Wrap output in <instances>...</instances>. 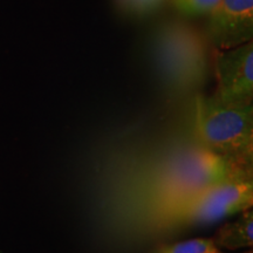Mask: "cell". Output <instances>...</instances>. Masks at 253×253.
I'll list each match as a JSON object with an SVG mask.
<instances>
[{
	"instance_id": "obj_1",
	"label": "cell",
	"mask_w": 253,
	"mask_h": 253,
	"mask_svg": "<svg viewBox=\"0 0 253 253\" xmlns=\"http://www.w3.org/2000/svg\"><path fill=\"white\" fill-rule=\"evenodd\" d=\"M195 137V136H194ZM252 179V168L217 156L194 138L192 144L132 167L114 186V211L130 225L145 212L198 190ZM129 225V226H130ZM128 226V227H129Z\"/></svg>"
},
{
	"instance_id": "obj_2",
	"label": "cell",
	"mask_w": 253,
	"mask_h": 253,
	"mask_svg": "<svg viewBox=\"0 0 253 253\" xmlns=\"http://www.w3.org/2000/svg\"><path fill=\"white\" fill-rule=\"evenodd\" d=\"M253 182L238 181L217 184L151 209L129 227L145 236L175 232L185 227L214 223L221 218L252 208Z\"/></svg>"
},
{
	"instance_id": "obj_3",
	"label": "cell",
	"mask_w": 253,
	"mask_h": 253,
	"mask_svg": "<svg viewBox=\"0 0 253 253\" xmlns=\"http://www.w3.org/2000/svg\"><path fill=\"white\" fill-rule=\"evenodd\" d=\"M194 136L210 153L252 168L253 104L232 106L216 95H199L194 102Z\"/></svg>"
},
{
	"instance_id": "obj_4",
	"label": "cell",
	"mask_w": 253,
	"mask_h": 253,
	"mask_svg": "<svg viewBox=\"0 0 253 253\" xmlns=\"http://www.w3.org/2000/svg\"><path fill=\"white\" fill-rule=\"evenodd\" d=\"M153 49L163 84L173 94L203 86L208 75L207 42L191 25L170 20L157 28Z\"/></svg>"
},
{
	"instance_id": "obj_5",
	"label": "cell",
	"mask_w": 253,
	"mask_h": 253,
	"mask_svg": "<svg viewBox=\"0 0 253 253\" xmlns=\"http://www.w3.org/2000/svg\"><path fill=\"white\" fill-rule=\"evenodd\" d=\"M216 96L232 106H248L253 100L252 41L235 48L220 50L216 56Z\"/></svg>"
},
{
	"instance_id": "obj_6",
	"label": "cell",
	"mask_w": 253,
	"mask_h": 253,
	"mask_svg": "<svg viewBox=\"0 0 253 253\" xmlns=\"http://www.w3.org/2000/svg\"><path fill=\"white\" fill-rule=\"evenodd\" d=\"M209 15L208 37L218 49L252 41L253 0H220Z\"/></svg>"
},
{
	"instance_id": "obj_7",
	"label": "cell",
	"mask_w": 253,
	"mask_h": 253,
	"mask_svg": "<svg viewBox=\"0 0 253 253\" xmlns=\"http://www.w3.org/2000/svg\"><path fill=\"white\" fill-rule=\"evenodd\" d=\"M253 211L252 208L242 211L236 220L218 229L212 238L218 249L237 250L252 248L253 244Z\"/></svg>"
},
{
	"instance_id": "obj_8",
	"label": "cell",
	"mask_w": 253,
	"mask_h": 253,
	"mask_svg": "<svg viewBox=\"0 0 253 253\" xmlns=\"http://www.w3.org/2000/svg\"><path fill=\"white\" fill-rule=\"evenodd\" d=\"M160 253H223L212 239L196 238L178 242L164 248Z\"/></svg>"
},
{
	"instance_id": "obj_9",
	"label": "cell",
	"mask_w": 253,
	"mask_h": 253,
	"mask_svg": "<svg viewBox=\"0 0 253 253\" xmlns=\"http://www.w3.org/2000/svg\"><path fill=\"white\" fill-rule=\"evenodd\" d=\"M220 0H173L177 11L186 17L209 14Z\"/></svg>"
},
{
	"instance_id": "obj_10",
	"label": "cell",
	"mask_w": 253,
	"mask_h": 253,
	"mask_svg": "<svg viewBox=\"0 0 253 253\" xmlns=\"http://www.w3.org/2000/svg\"><path fill=\"white\" fill-rule=\"evenodd\" d=\"M163 0H118L120 7L131 14H147L160 6Z\"/></svg>"
},
{
	"instance_id": "obj_11",
	"label": "cell",
	"mask_w": 253,
	"mask_h": 253,
	"mask_svg": "<svg viewBox=\"0 0 253 253\" xmlns=\"http://www.w3.org/2000/svg\"><path fill=\"white\" fill-rule=\"evenodd\" d=\"M250 253H251V252H250Z\"/></svg>"
}]
</instances>
